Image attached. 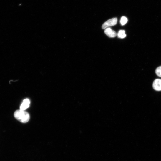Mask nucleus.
<instances>
[{
	"mask_svg": "<svg viewBox=\"0 0 161 161\" xmlns=\"http://www.w3.org/2000/svg\"><path fill=\"white\" fill-rule=\"evenodd\" d=\"M14 116L17 120L24 123L28 122L30 119V114L28 112L21 109L16 111L14 113Z\"/></svg>",
	"mask_w": 161,
	"mask_h": 161,
	"instance_id": "obj_1",
	"label": "nucleus"
},
{
	"mask_svg": "<svg viewBox=\"0 0 161 161\" xmlns=\"http://www.w3.org/2000/svg\"><path fill=\"white\" fill-rule=\"evenodd\" d=\"M117 19L116 18H112L104 22L103 24L102 28L103 29L109 27L116 25L117 24Z\"/></svg>",
	"mask_w": 161,
	"mask_h": 161,
	"instance_id": "obj_2",
	"label": "nucleus"
},
{
	"mask_svg": "<svg viewBox=\"0 0 161 161\" xmlns=\"http://www.w3.org/2000/svg\"><path fill=\"white\" fill-rule=\"evenodd\" d=\"M104 33L107 36L110 38H114L117 35L116 32L112 30L110 28H107L105 29Z\"/></svg>",
	"mask_w": 161,
	"mask_h": 161,
	"instance_id": "obj_3",
	"label": "nucleus"
},
{
	"mask_svg": "<svg viewBox=\"0 0 161 161\" xmlns=\"http://www.w3.org/2000/svg\"><path fill=\"white\" fill-rule=\"evenodd\" d=\"M153 87L156 91H161V79H157L155 80L153 83Z\"/></svg>",
	"mask_w": 161,
	"mask_h": 161,
	"instance_id": "obj_4",
	"label": "nucleus"
},
{
	"mask_svg": "<svg viewBox=\"0 0 161 161\" xmlns=\"http://www.w3.org/2000/svg\"><path fill=\"white\" fill-rule=\"evenodd\" d=\"M30 101L28 99H25L23 101L20 106V109L25 110L30 107Z\"/></svg>",
	"mask_w": 161,
	"mask_h": 161,
	"instance_id": "obj_5",
	"label": "nucleus"
},
{
	"mask_svg": "<svg viewBox=\"0 0 161 161\" xmlns=\"http://www.w3.org/2000/svg\"><path fill=\"white\" fill-rule=\"evenodd\" d=\"M117 35L118 37L121 39H124L126 36L125 31L123 30L119 31Z\"/></svg>",
	"mask_w": 161,
	"mask_h": 161,
	"instance_id": "obj_6",
	"label": "nucleus"
},
{
	"mask_svg": "<svg viewBox=\"0 0 161 161\" xmlns=\"http://www.w3.org/2000/svg\"><path fill=\"white\" fill-rule=\"evenodd\" d=\"M128 19L125 16H122V17L120 21V24L122 26L125 25Z\"/></svg>",
	"mask_w": 161,
	"mask_h": 161,
	"instance_id": "obj_7",
	"label": "nucleus"
},
{
	"mask_svg": "<svg viewBox=\"0 0 161 161\" xmlns=\"http://www.w3.org/2000/svg\"><path fill=\"white\" fill-rule=\"evenodd\" d=\"M155 73L158 76L161 77V66L158 67L156 69Z\"/></svg>",
	"mask_w": 161,
	"mask_h": 161,
	"instance_id": "obj_8",
	"label": "nucleus"
}]
</instances>
